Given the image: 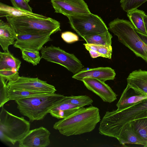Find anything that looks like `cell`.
<instances>
[{"label": "cell", "mask_w": 147, "mask_h": 147, "mask_svg": "<svg viewBox=\"0 0 147 147\" xmlns=\"http://www.w3.org/2000/svg\"><path fill=\"white\" fill-rule=\"evenodd\" d=\"M66 96L55 93L23 98L15 101L20 113L32 122L43 119Z\"/></svg>", "instance_id": "cell-3"}, {"label": "cell", "mask_w": 147, "mask_h": 147, "mask_svg": "<svg viewBox=\"0 0 147 147\" xmlns=\"http://www.w3.org/2000/svg\"><path fill=\"white\" fill-rule=\"evenodd\" d=\"M82 81L88 90L98 96L104 102L111 103L117 99V95L104 82L92 78H84Z\"/></svg>", "instance_id": "cell-14"}, {"label": "cell", "mask_w": 147, "mask_h": 147, "mask_svg": "<svg viewBox=\"0 0 147 147\" xmlns=\"http://www.w3.org/2000/svg\"><path fill=\"white\" fill-rule=\"evenodd\" d=\"M147 112V98L122 110L107 111L100 121L99 129L106 136L115 138L121 128L126 124L141 118Z\"/></svg>", "instance_id": "cell-2"}, {"label": "cell", "mask_w": 147, "mask_h": 147, "mask_svg": "<svg viewBox=\"0 0 147 147\" xmlns=\"http://www.w3.org/2000/svg\"><path fill=\"white\" fill-rule=\"evenodd\" d=\"M7 83L6 80L0 76V107L9 100Z\"/></svg>", "instance_id": "cell-28"}, {"label": "cell", "mask_w": 147, "mask_h": 147, "mask_svg": "<svg viewBox=\"0 0 147 147\" xmlns=\"http://www.w3.org/2000/svg\"><path fill=\"white\" fill-rule=\"evenodd\" d=\"M115 138L123 145L126 144L140 145L144 147L146 145L145 143L136 133L132 125L130 122L122 127Z\"/></svg>", "instance_id": "cell-17"}, {"label": "cell", "mask_w": 147, "mask_h": 147, "mask_svg": "<svg viewBox=\"0 0 147 147\" xmlns=\"http://www.w3.org/2000/svg\"><path fill=\"white\" fill-rule=\"evenodd\" d=\"M146 96H147V93L146 94Z\"/></svg>", "instance_id": "cell-37"}, {"label": "cell", "mask_w": 147, "mask_h": 147, "mask_svg": "<svg viewBox=\"0 0 147 147\" xmlns=\"http://www.w3.org/2000/svg\"><path fill=\"white\" fill-rule=\"evenodd\" d=\"M112 35L108 31L102 33L86 37L83 39L86 43L103 45L112 50Z\"/></svg>", "instance_id": "cell-23"}, {"label": "cell", "mask_w": 147, "mask_h": 147, "mask_svg": "<svg viewBox=\"0 0 147 147\" xmlns=\"http://www.w3.org/2000/svg\"><path fill=\"white\" fill-rule=\"evenodd\" d=\"M52 34L44 32L18 34L13 47L21 51L25 49L39 51L45 44L51 40L50 36Z\"/></svg>", "instance_id": "cell-10"}, {"label": "cell", "mask_w": 147, "mask_h": 147, "mask_svg": "<svg viewBox=\"0 0 147 147\" xmlns=\"http://www.w3.org/2000/svg\"><path fill=\"white\" fill-rule=\"evenodd\" d=\"M28 17L45 18L47 17L27 10L0 3V17Z\"/></svg>", "instance_id": "cell-20"}, {"label": "cell", "mask_w": 147, "mask_h": 147, "mask_svg": "<svg viewBox=\"0 0 147 147\" xmlns=\"http://www.w3.org/2000/svg\"><path fill=\"white\" fill-rule=\"evenodd\" d=\"M22 52V57L26 61L36 65L39 63L41 59L39 51L32 49H25Z\"/></svg>", "instance_id": "cell-27"}, {"label": "cell", "mask_w": 147, "mask_h": 147, "mask_svg": "<svg viewBox=\"0 0 147 147\" xmlns=\"http://www.w3.org/2000/svg\"><path fill=\"white\" fill-rule=\"evenodd\" d=\"M7 21L18 34L40 33L52 34L61 31L60 23L51 18L6 17Z\"/></svg>", "instance_id": "cell-6"}, {"label": "cell", "mask_w": 147, "mask_h": 147, "mask_svg": "<svg viewBox=\"0 0 147 147\" xmlns=\"http://www.w3.org/2000/svg\"><path fill=\"white\" fill-rule=\"evenodd\" d=\"M49 93H51L43 92L23 90H15L9 88L8 90L9 100L15 101L23 98L45 95Z\"/></svg>", "instance_id": "cell-24"}, {"label": "cell", "mask_w": 147, "mask_h": 147, "mask_svg": "<svg viewBox=\"0 0 147 147\" xmlns=\"http://www.w3.org/2000/svg\"><path fill=\"white\" fill-rule=\"evenodd\" d=\"M100 120L98 108L92 106L82 107L55 122L53 127L66 136L79 135L93 131Z\"/></svg>", "instance_id": "cell-1"}, {"label": "cell", "mask_w": 147, "mask_h": 147, "mask_svg": "<svg viewBox=\"0 0 147 147\" xmlns=\"http://www.w3.org/2000/svg\"><path fill=\"white\" fill-rule=\"evenodd\" d=\"M0 108V140L14 145L30 131V123L23 117H19L9 113L3 106Z\"/></svg>", "instance_id": "cell-5"}, {"label": "cell", "mask_w": 147, "mask_h": 147, "mask_svg": "<svg viewBox=\"0 0 147 147\" xmlns=\"http://www.w3.org/2000/svg\"><path fill=\"white\" fill-rule=\"evenodd\" d=\"M67 17L71 28L83 38L108 31L102 19L91 13Z\"/></svg>", "instance_id": "cell-7"}, {"label": "cell", "mask_w": 147, "mask_h": 147, "mask_svg": "<svg viewBox=\"0 0 147 147\" xmlns=\"http://www.w3.org/2000/svg\"><path fill=\"white\" fill-rule=\"evenodd\" d=\"M88 51H89L91 57L92 58H96L99 57H103V55L97 51L92 50H89Z\"/></svg>", "instance_id": "cell-33"}, {"label": "cell", "mask_w": 147, "mask_h": 147, "mask_svg": "<svg viewBox=\"0 0 147 147\" xmlns=\"http://www.w3.org/2000/svg\"><path fill=\"white\" fill-rule=\"evenodd\" d=\"M109 26V30L117 37L119 42L147 63V45L140 38L130 22L117 18L111 22Z\"/></svg>", "instance_id": "cell-4"}, {"label": "cell", "mask_w": 147, "mask_h": 147, "mask_svg": "<svg viewBox=\"0 0 147 147\" xmlns=\"http://www.w3.org/2000/svg\"><path fill=\"white\" fill-rule=\"evenodd\" d=\"M50 131L43 127L30 130L18 142L20 147H46L50 144Z\"/></svg>", "instance_id": "cell-13"}, {"label": "cell", "mask_w": 147, "mask_h": 147, "mask_svg": "<svg viewBox=\"0 0 147 147\" xmlns=\"http://www.w3.org/2000/svg\"><path fill=\"white\" fill-rule=\"evenodd\" d=\"M145 14L144 11L137 9L127 12V16L135 30L147 35L143 20Z\"/></svg>", "instance_id": "cell-22"}, {"label": "cell", "mask_w": 147, "mask_h": 147, "mask_svg": "<svg viewBox=\"0 0 147 147\" xmlns=\"http://www.w3.org/2000/svg\"><path fill=\"white\" fill-rule=\"evenodd\" d=\"M56 13L67 17L91 13L84 0H50Z\"/></svg>", "instance_id": "cell-11"}, {"label": "cell", "mask_w": 147, "mask_h": 147, "mask_svg": "<svg viewBox=\"0 0 147 147\" xmlns=\"http://www.w3.org/2000/svg\"><path fill=\"white\" fill-rule=\"evenodd\" d=\"M13 7L32 12V8L25 0H10Z\"/></svg>", "instance_id": "cell-31"}, {"label": "cell", "mask_w": 147, "mask_h": 147, "mask_svg": "<svg viewBox=\"0 0 147 147\" xmlns=\"http://www.w3.org/2000/svg\"><path fill=\"white\" fill-rule=\"evenodd\" d=\"M7 86L9 89L23 90L45 92L51 93H55V87L38 78L19 76L13 80L9 81Z\"/></svg>", "instance_id": "cell-9"}, {"label": "cell", "mask_w": 147, "mask_h": 147, "mask_svg": "<svg viewBox=\"0 0 147 147\" xmlns=\"http://www.w3.org/2000/svg\"><path fill=\"white\" fill-rule=\"evenodd\" d=\"M127 85L139 94L147 93V71L139 69L133 71L127 79Z\"/></svg>", "instance_id": "cell-16"}, {"label": "cell", "mask_w": 147, "mask_h": 147, "mask_svg": "<svg viewBox=\"0 0 147 147\" xmlns=\"http://www.w3.org/2000/svg\"><path fill=\"white\" fill-rule=\"evenodd\" d=\"M21 61L9 51L0 52V76L8 82L17 78Z\"/></svg>", "instance_id": "cell-12"}, {"label": "cell", "mask_w": 147, "mask_h": 147, "mask_svg": "<svg viewBox=\"0 0 147 147\" xmlns=\"http://www.w3.org/2000/svg\"><path fill=\"white\" fill-rule=\"evenodd\" d=\"M18 34L8 23L0 20V45L4 51H8L9 46L13 45Z\"/></svg>", "instance_id": "cell-18"}, {"label": "cell", "mask_w": 147, "mask_h": 147, "mask_svg": "<svg viewBox=\"0 0 147 147\" xmlns=\"http://www.w3.org/2000/svg\"><path fill=\"white\" fill-rule=\"evenodd\" d=\"M130 122L139 137L147 147V117L134 120Z\"/></svg>", "instance_id": "cell-25"}, {"label": "cell", "mask_w": 147, "mask_h": 147, "mask_svg": "<svg viewBox=\"0 0 147 147\" xmlns=\"http://www.w3.org/2000/svg\"><path fill=\"white\" fill-rule=\"evenodd\" d=\"M26 2L28 3L30 0H25Z\"/></svg>", "instance_id": "cell-36"}, {"label": "cell", "mask_w": 147, "mask_h": 147, "mask_svg": "<svg viewBox=\"0 0 147 147\" xmlns=\"http://www.w3.org/2000/svg\"><path fill=\"white\" fill-rule=\"evenodd\" d=\"M147 0H121V6L125 11L127 12L137 9Z\"/></svg>", "instance_id": "cell-29"}, {"label": "cell", "mask_w": 147, "mask_h": 147, "mask_svg": "<svg viewBox=\"0 0 147 147\" xmlns=\"http://www.w3.org/2000/svg\"><path fill=\"white\" fill-rule=\"evenodd\" d=\"M61 36L63 40L68 43H73L79 40L78 36L75 33L70 31L62 32Z\"/></svg>", "instance_id": "cell-32"}, {"label": "cell", "mask_w": 147, "mask_h": 147, "mask_svg": "<svg viewBox=\"0 0 147 147\" xmlns=\"http://www.w3.org/2000/svg\"><path fill=\"white\" fill-rule=\"evenodd\" d=\"M41 58L47 61L62 66L75 75L81 71L84 66L73 54L67 53L59 47L51 45L43 47Z\"/></svg>", "instance_id": "cell-8"}, {"label": "cell", "mask_w": 147, "mask_h": 147, "mask_svg": "<svg viewBox=\"0 0 147 147\" xmlns=\"http://www.w3.org/2000/svg\"><path fill=\"white\" fill-rule=\"evenodd\" d=\"M64 100L80 108L91 105L93 102L90 97L86 95L66 96Z\"/></svg>", "instance_id": "cell-26"}, {"label": "cell", "mask_w": 147, "mask_h": 147, "mask_svg": "<svg viewBox=\"0 0 147 147\" xmlns=\"http://www.w3.org/2000/svg\"><path fill=\"white\" fill-rule=\"evenodd\" d=\"M93 50L96 51L100 53L103 57L111 59L112 50L104 45L94 44Z\"/></svg>", "instance_id": "cell-30"}, {"label": "cell", "mask_w": 147, "mask_h": 147, "mask_svg": "<svg viewBox=\"0 0 147 147\" xmlns=\"http://www.w3.org/2000/svg\"><path fill=\"white\" fill-rule=\"evenodd\" d=\"M64 99L57 104L50 110L49 113L53 117L59 119H64L81 108L66 102Z\"/></svg>", "instance_id": "cell-21"}, {"label": "cell", "mask_w": 147, "mask_h": 147, "mask_svg": "<svg viewBox=\"0 0 147 147\" xmlns=\"http://www.w3.org/2000/svg\"><path fill=\"white\" fill-rule=\"evenodd\" d=\"M144 26L147 34V15L145 14L143 17Z\"/></svg>", "instance_id": "cell-35"}, {"label": "cell", "mask_w": 147, "mask_h": 147, "mask_svg": "<svg viewBox=\"0 0 147 147\" xmlns=\"http://www.w3.org/2000/svg\"><path fill=\"white\" fill-rule=\"evenodd\" d=\"M147 98L146 94H139L127 85L116 104L117 109H125L134 103Z\"/></svg>", "instance_id": "cell-19"}, {"label": "cell", "mask_w": 147, "mask_h": 147, "mask_svg": "<svg viewBox=\"0 0 147 147\" xmlns=\"http://www.w3.org/2000/svg\"><path fill=\"white\" fill-rule=\"evenodd\" d=\"M115 75V71L111 67H99L81 70L74 75L72 78L81 81L86 78H92L105 82L114 80Z\"/></svg>", "instance_id": "cell-15"}, {"label": "cell", "mask_w": 147, "mask_h": 147, "mask_svg": "<svg viewBox=\"0 0 147 147\" xmlns=\"http://www.w3.org/2000/svg\"><path fill=\"white\" fill-rule=\"evenodd\" d=\"M136 31L140 39L147 45V35L142 34L136 30Z\"/></svg>", "instance_id": "cell-34"}]
</instances>
